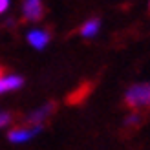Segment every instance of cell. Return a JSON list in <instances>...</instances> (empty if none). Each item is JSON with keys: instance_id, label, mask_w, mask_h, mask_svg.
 <instances>
[{"instance_id": "8fae6325", "label": "cell", "mask_w": 150, "mask_h": 150, "mask_svg": "<svg viewBox=\"0 0 150 150\" xmlns=\"http://www.w3.org/2000/svg\"><path fill=\"white\" fill-rule=\"evenodd\" d=\"M7 7H9V0H0V15L6 13Z\"/></svg>"}, {"instance_id": "ba28073f", "label": "cell", "mask_w": 150, "mask_h": 150, "mask_svg": "<svg viewBox=\"0 0 150 150\" xmlns=\"http://www.w3.org/2000/svg\"><path fill=\"white\" fill-rule=\"evenodd\" d=\"M90 92H92V86H90V84H82L81 88H77V90H75V92L68 97V103H70V104H79V103H82V101L86 99Z\"/></svg>"}, {"instance_id": "277c9868", "label": "cell", "mask_w": 150, "mask_h": 150, "mask_svg": "<svg viewBox=\"0 0 150 150\" xmlns=\"http://www.w3.org/2000/svg\"><path fill=\"white\" fill-rule=\"evenodd\" d=\"M57 110V104L55 103H46L42 104V106H39L37 110H33L31 114H28L26 117V125H33V126H42V123L46 121V119L53 114V112Z\"/></svg>"}, {"instance_id": "9c48e42d", "label": "cell", "mask_w": 150, "mask_h": 150, "mask_svg": "<svg viewBox=\"0 0 150 150\" xmlns=\"http://www.w3.org/2000/svg\"><path fill=\"white\" fill-rule=\"evenodd\" d=\"M141 121H143V115H141L139 112H132V114L125 119V126H128V128H136V126L141 125Z\"/></svg>"}, {"instance_id": "8992f818", "label": "cell", "mask_w": 150, "mask_h": 150, "mask_svg": "<svg viewBox=\"0 0 150 150\" xmlns=\"http://www.w3.org/2000/svg\"><path fill=\"white\" fill-rule=\"evenodd\" d=\"M50 39H51V35H50V31H46V29H33V31L28 33V42L37 50L46 48Z\"/></svg>"}, {"instance_id": "7a4b0ae2", "label": "cell", "mask_w": 150, "mask_h": 150, "mask_svg": "<svg viewBox=\"0 0 150 150\" xmlns=\"http://www.w3.org/2000/svg\"><path fill=\"white\" fill-rule=\"evenodd\" d=\"M42 126H33V125H20V126H15L7 132V139L11 141V143H24V141L31 139L33 136L40 132Z\"/></svg>"}, {"instance_id": "3957f363", "label": "cell", "mask_w": 150, "mask_h": 150, "mask_svg": "<svg viewBox=\"0 0 150 150\" xmlns=\"http://www.w3.org/2000/svg\"><path fill=\"white\" fill-rule=\"evenodd\" d=\"M22 17L26 22H39L44 17L42 0H24L22 4Z\"/></svg>"}, {"instance_id": "7c38bea8", "label": "cell", "mask_w": 150, "mask_h": 150, "mask_svg": "<svg viewBox=\"0 0 150 150\" xmlns=\"http://www.w3.org/2000/svg\"><path fill=\"white\" fill-rule=\"evenodd\" d=\"M4 75V66H0V77Z\"/></svg>"}, {"instance_id": "6da1fadb", "label": "cell", "mask_w": 150, "mask_h": 150, "mask_svg": "<svg viewBox=\"0 0 150 150\" xmlns=\"http://www.w3.org/2000/svg\"><path fill=\"white\" fill-rule=\"evenodd\" d=\"M125 104L134 112L150 108V82H139L126 90L123 97Z\"/></svg>"}, {"instance_id": "30bf717a", "label": "cell", "mask_w": 150, "mask_h": 150, "mask_svg": "<svg viewBox=\"0 0 150 150\" xmlns=\"http://www.w3.org/2000/svg\"><path fill=\"white\" fill-rule=\"evenodd\" d=\"M15 119V115L11 114V112H2L0 110V128H4V126H7L11 121Z\"/></svg>"}, {"instance_id": "52a82bcc", "label": "cell", "mask_w": 150, "mask_h": 150, "mask_svg": "<svg viewBox=\"0 0 150 150\" xmlns=\"http://www.w3.org/2000/svg\"><path fill=\"white\" fill-rule=\"evenodd\" d=\"M99 28H101V20L99 18H90L79 28V35L84 37V39H92V37H95L99 33Z\"/></svg>"}, {"instance_id": "5b68a950", "label": "cell", "mask_w": 150, "mask_h": 150, "mask_svg": "<svg viewBox=\"0 0 150 150\" xmlns=\"http://www.w3.org/2000/svg\"><path fill=\"white\" fill-rule=\"evenodd\" d=\"M22 86H24V79L20 75H2L0 77V95L7 92H15Z\"/></svg>"}]
</instances>
